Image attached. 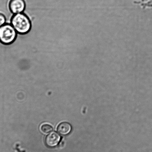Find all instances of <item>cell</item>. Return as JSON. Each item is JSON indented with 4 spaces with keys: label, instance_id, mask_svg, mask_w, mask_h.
Masks as SVG:
<instances>
[{
    "label": "cell",
    "instance_id": "cell-1",
    "mask_svg": "<svg viewBox=\"0 0 152 152\" xmlns=\"http://www.w3.org/2000/svg\"><path fill=\"white\" fill-rule=\"evenodd\" d=\"M11 23L19 34L26 35L31 29V22L28 16L23 13L14 14Z\"/></svg>",
    "mask_w": 152,
    "mask_h": 152
},
{
    "label": "cell",
    "instance_id": "cell-2",
    "mask_svg": "<svg viewBox=\"0 0 152 152\" xmlns=\"http://www.w3.org/2000/svg\"><path fill=\"white\" fill-rule=\"evenodd\" d=\"M17 34L11 24L6 23L0 27V42L4 45H11L16 40Z\"/></svg>",
    "mask_w": 152,
    "mask_h": 152
},
{
    "label": "cell",
    "instance_id": "cell-3",
    "mask_svg": "<svg viewBox=\"0 0 152 152\" xmlns=\"http://www.w3.org/2000/svg\"><path fill=\"white\" fill-rule=\"evenodd\" d=\"M9 8L13 14L23 13L26 9V2L24 0H10Z\"/></svg>",
    "mask_w": 152,
    "mask_h": 152
},
{
    "label": "cell",
    "instance_id": "cell-4",
    "mask_svg": "<svg viewBox=\"0 0 152 152\" xmlns=\"http://www.w3.org/2000/svg\"><path fill=\"white\" fill-rule=\"evenodd\" d=\"M61 140V137L59 134L56 132H53L46 137L45 144L48 147L53 148L58 145Z\"/></svg>",
    "mask_w": 152,
    "mask_h": 152
},
{
    "label": "cell",
    "instance_id": "cell-5",
    "mask_svg": "<svg viewBox=\"0 0 152 152\" xmlns=\"http://www.w3.org/2000/svg\"><path fill=\"white\" fill-rule=\"evenodd\" d=\"M72 127L70 124L63 122L60 124L57 127V131L62 135H67L71 132Z\"/></svg>",
    "mask_w": 152,
    "mask_h": 152
},
{
    "label": "cell",
    "instance_id": "cell-6",
    "mask_svg": "<svg viewBox=\"0 0 152 152\" xmlns=\"http://www.w3.org/2000/svg\"><path fill=\"white\" fill-rule=\"evenodd\" d=\"M41 130L44 133L47 134L53 131V128L52 126L47 124L42 125L41 128Z\"/></svg>",
    "mask_w": 152,
    "mask_h": 152
},
{
    "label": "cell",
    "instance_id": "cell-7",
    "mask_svg": "<svg viewBox=\"0 0 152 152\" xmlns=\"http://www.w3.org/2000/svg\"><path fill=\"white\" fill-rule=\"evenodd\" d=\"M6 18L4 14L0 13V27L6 23Z\"/></svg>",
    "mask_w": 152,
    "mask_h": 152
}]
</instances>
